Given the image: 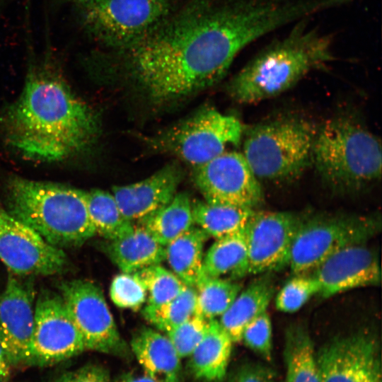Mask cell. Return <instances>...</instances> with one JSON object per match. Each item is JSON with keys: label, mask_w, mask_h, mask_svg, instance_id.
<instances>
[{"label": "cell", "mask_w": 382, "mask_h": 382, "mask_svg": "<svg viewBox=\"0 0 382 382\" xmlns=\"http://www.w3.org/2000/svg\"><path fill=\"white\" fill-rule=\"evenodd\" d=\"M296 18L292 0H194L127 51L129 72L163 105L213 85L251 42Z\"/></svg>", "instance_id": "6da1fadb"}, {"label": "cell", "mask_w": 382, "mask_h": 382, "mask_svg": "<svg viewBox=\"0 0 382 382\" xmlns=\"http://www.w3.org/2000/svg\"><path fill=\"white\" fill-rule=\"evenodd\" d=\"M0 121L12 147L41 161H59L81 153L99 132L94 111L47 62L30 66L23 91Z\"/></svg>", "instance_id": "7a4b0ae2"}, {"label": "cell", "mask_w": 382, "mask_h": 382, "mask_svg": "<svg viewBox=\"0 0 382 382\" xmlns=\"http://www.w3.org/2000/svg\"><path fill=\"white\" fill-rule=\"evenodd\" d=\"M333 39L301 20L284 37L257 52L232 79L228 91L241 103L275 97L299 82L310 71L333 59Z\"/></svg>", "instance_id": "3957f363"}, {"label": "cell", "mask_w": 382, "mask_h": 382, "mask_svg": "<svg viewBox=\"0 0 382 382\" xmlns=\"http://www.w3.org/2000/svg\"><path fill=\"white\" fill-rule=\"evenodd\" d=\"M6 212L59 248L81 245L96 235L83 190L61 184L12 178Z\"/></svg>", "instance_id": "277c9868"}, {"label": "cell", "mask_w": 382, "mask_h": 382, "mask_svg": "<svg viewBox=\"0 0 382 382\" xmlns=\"http://www.w3.org/2000/svg\"><path fill=\"white\" fill-rule=\"evenodd\" d=\"M312 162L332 188L359 190L381 178V142L353 120L331 119L317 131Z\"/></svg>", "instance_id": "5b68a950"}, {"label": "cell", "mask_w": 382, "mask_h": 382, "mask_svg": "<svg viewBox=\"0 0 382 382\" xmlns=\"http://www.w3.org/2000/svg\"><path fill=\"white\" fill-rule=\"evenodd\" d=\"M317 131L313 123L298 118L257 125L247 134L243 155L257 179L291 180L312 162Z\"/></svg>", "instance_id": "8992f818"}, {"label": "cell", "mask_w": 382, "mask_h": 382, "mask_svg": "<svg viewBox=\"0 0 382 382\" xmlns=\"http://www.w3.org/2000/svg\"><path fill=\"white\" fill-rule=\"evenodd\" d=\"M380 229L381 221L376 216H303L291 245L288 266L294 274H308L339 250L366 243Z\"/></svg>", "instance_id": "52a82bcc"}, {"label": "cell", "mask_w": 382, "mask_h": 382, "mask_svg": "<svg viewBox=\"0 0 382 382\" xmlns=\"http://www.w3.org/2000/svg\"><path fill=\"white\" fill-rule=\"evenodd\" d=\"M80 7L91 35L105 45L125 50L169 16L170 0H100Z\"/></svg>", "instance_id": "ba28073f"}, {"label": "cell", "mask_w": 382, "mask_h": 382, "mask_svg": "<svg viewBox=\"0 0 382 382\" xmlns=\"http://www.w3.org/2000/svg\"><path fill=\"white\" fill-rule=\"evenodd\" d=\"M243 134L236 117L204 108L156 137L153 143L196 167L238 144Z\"/></svg>", "instance_id": "9c48e42d"}, {"label": "cell", "mask_w": 382, "mask_h": 382, "mask_svg": "<svg viewBox=\"0 0 382 382\" xmlns=\"http://www.w3.org/2000/svg\"><path fill=\"white\" fill-rule=\"evenodd\" d=\"M59 294L86 349L126 357L129 349L118 331L101 289L86 279L66 281Z\"/></svg>", "instance_id": "30bf717a"}, {"label": "cell", "mask_w": 382, "mask_h": 382, "mask_svg": "<svg viewBox=\"0 0 382 382\" xmlns=\"http://www.w3.org/2000/svg\"><path fill=\"white\" fill-rule=\"evenodd\" d=\"M86 350L83 339L60 294H40L35 305L34 330L27 364L49 366Z\"/></svg>", "instance_id": "8fae6325"}, {"label": "cell", "mask_w": 382, "mask_h": 382, "mask_svg": "<svg viewBox=\"0 0 382 382\" xmlns=\"http://www.w3.org/2000/svg\"><path fill=\"white\" fill-rule=\"evenodd\" d=\"M194 180L207 202L254 209L262 201L260 184L241 153L224 151L195 167Z\"/></svg>", "instance_id": "7c38bea8"}, {"label": "cell", "mask_w": 382, "mask_h": 382, "mask_svg": "<svg viewBox=\"0 0 382 382\" xmlns=\"http://www.w3.org/2000/svg\"><path fill=\"white\" fill-rule=\"evenodd\" d=\"M316 357L321 382H382L380 344L370 332L336 337Z\"/></svg>", "instance_id": "4fadbf2b"}, {"label": "cell", "mask_w": 382, "mask_h": 382, "mask_svg": "<svg viewBox=\"0 0 382 382\" xmlns=\"http://www.w3.org/2000/svg\"><path fill=\"white\" fill-rule=\"evenodd\" d=\"M0 260L17 275H52L68 263L64 251L33 228L0 211Z\"/></svg>", "instance_id": "5bb4252c"}, {"label": "cell", "mask_w": 382, "mask_h": 382, "mask_svg": "<svg viewBox=\"0 0 382 382\" xmlns=\"http://www.w3.org/2000/svg\"><path fill=\"white\" fill-rule=\"evenodd\" d=\"M303 216L291 212L255 210L245 228L248 274L288 266L291 245Z\"/></svg>", "instance_id": "9a60e30c"}, {"label": "cell", "mask_w": 382, "mask_h": 382, "mask_svg": "<svg viewBox=\"0 0 382 382\" xmlns=\"http://www.w3.org/2000/svg\"><path fill=\"white\" fill-rule=\"evenodd\" d=\"M311 272L318 285V295L323 298L357 288L376 286L381 279L376 252L365 243L339 250Z\"/></svg>", "instance_id": "2e32d148"}, {"label": "cell", "mask_w": 382, "mask_h": 382, "mask_svg": "<svg viewBox=\"0 0 382 382\" xmlns=\"http://www.w3.org/2000/svg\"><path fill=\"white\" fill-rule=\"evenodd\" d=\"M34 292L9 276L0 292V345L13 366L27 364L34 330Z\"/></svg>", "instance_id": "e0dca14e"}, {"label": "cell", "mask_w": 382, "mask_h": 382, "mask_svg": "<svg viewBox=\"0 0 382 382\" xmlns=\"http://www.w3.org/2000/svg\"><path fill=\"white\" fill-rule=\"evenodd\" d=\"M181 180L179 166L169 164L143 180L115 186L112 194L123 216L131 222L139 223L172 199Z\"/></svg>", "instance_id": "ac0fdd59"}, {"label": "cell", "mask_w": 382, "mask_h": 382, "mask_svg": "<svg viewBox=\"0 0 382 382\" xmlns=\"http://www.w3.org/2000/svg\"><path fill=\"white\" fill-rule=\"evenodd\" d=\"M130 347L144 374L154 382H181L180 357L166 334L142 328L133 335Z\"/></svg>", "instance_id": "d6986e66"}, {"label": "cell", "mask_w": 382, "mask_h": 382, "mask_svg": "<svg viewBox=\"0 0 382 382\" xmlns=\"http://www.w3.org/2000/svg\"><path fill=\"white\" fill-rule=\"evenodd\" d=\"M105 252L122 272H137L165 259V246L141 224L132 226L117 237L106 240Z\"/></svg>", "instance_id": "ffe728a7"}, {"label": "cell", "mask_w": 382, "mask_h": 382, "mask_svg": "<svg viewBox=\"0 0 382 382\" xmlns=\"http://www.w3.org/2000/svg\"><path fill=\"white\" fill-rule=\"evenodd\" d=\"M274 291L275 286L270 272L262 274L245 289L241 290L219 317L220 325L233 343L241 341L243 330L250 322L267 311Z\"/></svg>", "instance_id": "44dd1931"}, {"label": "cell", "mask_w": 382, "mask_h": 382, "mask_svg": "<svg viewBox=\"0 0 382 382\" xmlns=\"http://www.w3.org/2000/svg\"><path fill=\"white\" fill-rule=\"evenodd\" d=\"M233 340L217 319L209 320L207 331L190 357L192 376L203 382H220L226 376Z\"/></svg>", "instance_id": "7402d4cb"}, {"label": "cell", "mask_w": 382, "mask_h": 382, "mask_svg": "<svg viewBox=\"0 0 382 382\" xmlns=\"http://www.w3.org/2000/svg\"><path fill=\"white\" fill-rule=\"evenodd\" d=\"M246 275L248 251L245 228L216 239L204 255L200 279L236 280Z\"/></svg>", "instance_id": "603a6c76"}, {"label": "cell", "mask_w": 382, "mask_h": 382, "mask_svg": "<svg viewBox=\"0 0 382 382\" xmlns=\"http://www.w3.org/2000/svg\"><path fill=\"white\" fill-rule=\"evenodd\" d=\"M209 237L193 226L165 245L170 270L187 286L195 287L202 276L204 244Z\"/></svg>", "instance_id": "cb8c5ba5"}, {"label": "cell", "mask_w": 382, "mask_h": 382, "mask_svg": "<svg viewBox=\"0 0 382 382\" xmlns=\"http://www.w3.org/2000/svg\"><path fill=\"white\" fill-rule=\"evenodd\" d=\"M284 359L286 382H321L313 341L302 325L286 329Z\"/></svg>", "instance_id": "d4e9b609"}, {"label": "cell", "mask_w": 382, "mask_h": 382, "mask_svg": "<svg viewBox=\"0 0 382 382\" xmlns=\"http://www.w3.org/2000/svg\"><path fill=\"white\" fill-rule=\"evenodd\" d=\"M139 224L165 246L195 226L192 202L186 192H177L162 208Z\"/></svg>", "instance_id": "484cf974"}, {"label": "cell", "mask_w": 382, "mask_h": 382, "mask_svg": "<svg viewBox=\"0 0 382 382\" xmlns=\"http://www.w3.org/2000/svg\"><path fill=\"white\" fill-rule=\"evenodd\" d=\"M254 212L249 208L206 201L192 202L194 224L215 240L245 228Z\"/></svg>", "instance_id": "4316f807"}, {"label": "cell", "mask_w": 382, "mask_h": 382, "mask_svg": "<svg viewBox=\"0 0 382 382\" xmlns=\"http://www.w3.org/2000/svg\"><path fill=\"white\" fill-rule=\"evenodd\" d=\"M83 194L88 216L96 233L105 240L117 237L134 224L123 216L112 193L93 189L83 190Z\"/></svg>", "instance_id": "83f0119b"}, {"label": "cell", "mask_w": 382, "mask_h": 382, "mask_svg": "<svg viewBox=\"0 0 382 382\" xmlns=\"http://www.w3.org/2000/svg\"><path fill=\"white\" fill-rule=\"evenodd\" d=\"M195 288V315L210 320L219 318L227 310L242 285L226 278H202Z\"/></svg>", "instance_id": "f1b7e54d"}, {"label": "cell", "mask_w": 382, "mask_h": 382, "mask_svg": "<svg viewBox=\"0 0 382 382\" xmlns=\"http://www.w3.org/2000/svg\"><path fill=\"white\" fill-rule=\"evenodd\" d=\"M196 299V288L186 285L172 300L156 307L146 306L143 316L166 334L195 315Z\"/></svg>", "instance_id": "f546056e"}, {"label": "cell", "mask_w": 382, "mask_h": 382, "mask_svg": "<svg viewBox=\"0 0 382 382\" xmlns=\"http://www.w3.org/2000/svg\"><path fill=\"white\" fill-rule=\"evenodd\" d=\"M137 273L146 286L148 306H158L172 300L186 286L170 270L161 264L149 266Z\"/></svg>", "instance_id": "4dcf8cb0"}, {"label": "cell", "mask_w": 382, "mask_h": 382, "mask_svg": "<svg viewBox=\"0 0 382 382\" xmlns=\"http://www.w3.org/2000/svg\"><path fill=\"white\" fill-rule=\"evenodd\" d=\"M295 275L286 282L275 297V306L281 312L295 313L311 297L318 294V283L311 274Z\"/></svg>", "instance_id": "1f68e13d"}, {"label": "cell", "mask_w": 382, "mask_h": 382, "mask_svg": "<svg viewBox=\"0 0 382 382\" xmlns=\"http://www.w3.org/2000/svg\"><path fill=\"white\" fill-rule=\"evenodd\" d=\"M110 296L117 307L135 311L146 301L147 291L137 272H122L112 279Z\"/></svg>", "instance_id": "d6a6232c"}, {"label": "cell", "mask_w": 382, "mask_h": 382, "mask_svg": "<svg viewBox=\"0 0 382 382\" xmlns=\"http://www.w3.org/2000/svg\"><path fill=\"white\" fill-rule=\"evenodd\" d=\"M209 320L194 315L166 335L181 358L189 357L204 337Z\"/></svg>", "instance_id": "836d02e7"}, {"label": "cell", "mask_w": 382, "mask_h": 382, "mask_svg": "<svg viewBox=\"0 0 382 382\" xmlns=\"http://www.w3.org/2000/svg\"><path fill=\"white\" fill-rule=\"evenodd\" d=\"M241 340L252 351L265 360L272 359V325L270 316L265 311L254 318L244 328Z\"/></svg>", "instance_id": "e575fe53"}, {"label": "cell", "mask_w": 382, "mask_h": 382, "mask_svg": "<svg viewBox=\"0 0 382 382\" xmlns=\"http://www.w3.org/2000/svg\"><path fill=\"white\" fill-rule=\"evenodd\" d=\"M55 382H111V379L106 369L90 364L63 373Z\"/></svg>", "instance_id": "d590c367"}, {"label": "cell", "mask_w": 382, "mask_h": 382, "mask_svg": "<svg viewBox=\"0 0 382 382\" xmlns=\"http://www.w3.org/2000/svg\"><path fill=\"white\" fill-rule=\"evenodd\" d=\"M274 372L259 364L243 365L236 372L234 382H272Z\"/></svg>", "instance_id": "8d00e7d4"}, {"label": "cell", "mask_w": 382, "mask_h": 382, "mask_svg": "<svg viewBox=\"0 0 382 382\" xmlns=\"http://www.w3.org/2000/svg\"><path fill=\"white\" fill-rule=\"evenodd\" d=\"M12 365L0 345V382H7L11 375Z\"/></svg>", "instance_id": "74e56055"}, {"label": "cell", "mask_w": 382, "mask_h": 382, "mask_svg": "<svg viewBox=\"0 0 382 382\" xmlns=\"http://www.w3.org/2000/svg\"><path fill=\"white\" fill-rule=\"evenodd\" d=\"M118 382H154L145 374L128 373L123 375Z\"/></svg>", "instance_id": "f35d334b"}, {"label": "cell", "mask_w": 382, "mask_h": 382, "mask_svg": "<svg viewBox=\"0 0 382 382\" xmlns=\"http://www.w3.org/2000/svg\"><path fill=\"white\" fill-rule=\"evenodd\" d=\"M71 2H74L75 4H76L78 6H83V5H86V4H91V3H93V2H95V1H100V0H69Z\"/></svg>", "instance_id": "ab89813d"}, {"label": "cell", "mask_w": 382, "mask_h": 382, "mask_svg": "<svg viewBox=\"0 0 382 382\" xmlns=\"http://www.w3.org/2000/svg\"><path fill=\"white\" fill-rule=\"evenodd\" d=\"M3 207L1 206V203H0V211L2 209Z\"/></svg>", "instance_id": "60d3db41"}, {"label": "cell", "mask_w": 382, "mask_h": 382, "mask_svg": "<svg viewBox=\"0 0 382 382\" xmlns=\"http://www.w3.org/2000/svg\"><path fill=\"white\" fill-rule=\"evenodd\" d=\"M273 382V381H272Z\"/></svg>", "instance_id": "b9f144b4"}]
</instances>
